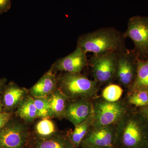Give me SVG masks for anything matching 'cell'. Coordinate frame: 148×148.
Segmentation results:
<instances>
[{
    "instance_id": "16",
    "label": "cell",
    "mask_w": 148,
    "mask_h": 148,
    "mask_svg": "<svg viewBox=\"0 0 148 148\" xmlns=\"http://www.w3.org/2000/svg\"><path fill=\"white\" fill-rule=\"evenodd\" d=\"M16 113L20 118L27 123H31L39 118L33 97L27 96L17 107Z\"/></svg>"
},
{
    "instance_id": "11",
    "label": "cell",
    "mask_w": 148,
    "mask_h": 148,
    "mask_svg": "<svg viewBox=\"0 0 148 148\" xmlns=\"http://www.w3.org/2000/svg\"><path fill=\"white\" fill-rule=\"evenodd\" d=\"M88 65L86 53L79 47L71 54L57 60L51 69L52 71L66 72L72 73H80Z\"/></svg>"
},
{
    "instance_id": "20",
    "label": "cell",
    "mask_w": 148,
    "mask_h": 148,
    "mask_svg": "<svg viewBox=\"0 0 148 148\" xmlns=\"http://www.w3.org/2000/svg\"><path fill=\"white\" fill-rule=\"evenodd\" d=\"M36 137L47 138L57 133L54 123L49 119H43L37 123L35 128Z\"/></svg>"
},
{
    "instance_id": "14",
    "label": "cell",
    "mask_w": 148,
    "mask_h": 148,
    "mask_svg": "<svg viewBox=\"0 0 148 148\" xmlns=\"http://www.w3.org/2000/svg\"><path fill=\"white\" fill-rule=\"evenodd\" d=\"M31 148H75L68 138L57 132L47 138L35 137L31 144Z\"/></svg>"
},
{
    "instance_id": "7",
    "label": "cell",
    "mask_w": 148,
    "mask_h": 148,
    "mask_svg": "<svg viewBox=\"0 0 148 148\" xmlns=\"http://www.w3.org/2000/svg\"><path fill=\"white\" fill-rule=\"evenodd\" d=\"M29 136L27 126L10 120L0 128V148H25L29 143Z\"/></svg>"
},
{
    "instance_id": "5",
    "label": "cell",
    "mask_w": 148,
    "mask_h": 148,
    "mask_svg": "<svg viewBox=\"0 0 148 148\" xmlns=\"http://www.w3.org/2000/svg\"><path fill=\"white\" fill-rule=\"evenodd\" d=\"M119 52L93 54L88 60L93 79L99 86L108 85L116 80Z\"/></svg>"
},
{
    "instance_id": "17",
    "label": "cell",
    "mask_w": 148,
    "mask_h": 148,
    "mask_svg": "<svg viewBox=\"0 0 148 148\" xmlns=\"http://www.w3.org/2000/svg\"><path fill=\"white\" fill-rule=\"evenodd\" d=\"M93 120V112L86 120L75 126V129L68 134V138L75 148L80 147L83 140L92 126Z\"/></svg>"
},
{
    "instance_id": "10",
    "label": "cell",
    "mask_w": 148,
    "mask_h": 148,
    "mask_svg": "<svg viewBox=\"0 0 148 148\" xmlns=\"http://www.w3.org/2000/svg\"><path fill=\"white\" fill-rule=\"evenodd\" d=\"M93 112L92 100L79 98L69 100L63 118L68 120L75 126L83 122Z\"/></svg>"
},
{
    "instance_id": "15",
    "label": "cell",
    "mask_w": 148,
    "mask_h": 148,
    "mask_svg": "<svg viewBox=\"0 0 148 148\" xmlns=\"http://www.w3.org/2000/svg\"><path fill=\"white\" fill-rule=\"evenodd\" d=\"M49 118H63L69 99L57 88L47 96Z\"/></svg>"
},
{
    "instance_id": "12",
    "label": "cell",
    "mask_w": 148,
    "mask_h": 148,
    "mask_svg": "<svg viewBox=\"0 0 148 148\" xmlns=\"http://www.w3.org/2000/svg\"><path fill=\"white\" fill-rule=\"evenodd\" d=\"M57 88V79L51 69L30 88L33 97H47Z\"/></svg>"
},
{
    "instance_id": "13",
    "label": "cell",
    "mask_w": 148,
    "mask_h": 148,
    "mask_svg": "<svg viewBox=\"0 0 148 148\" xmlns=\"http://www.w3.org/2000/svg\"><path fill=\"white\" fill-rule=\"evenodd\" d=\"M28 90L10 83L4 92L3 105L5 110L10 112L17 108L21 101L27 96Z\"/></svg>"
},
{
    "instance_id": "9",
    "label": "cell",
    "mask_w": 148,
    "mask_h": 148,
    "mask_svg": "<svg viewBox=\"0 0 148 148\" xmlns=\"http://www.w3.org/2000/svg\"><path fill=\"white\" fill-rule=\"evenodd\" d=\"M117 124L99 128L90 127L81 145L94 146L115 148Z\"/></svg>"
},
{
    "instance_id": "3",
    "label": "cell",
    "mask_w": 148,
    "mask_h": 148,
    "mask_svg": "<svg viewBox=\"0 0 148 148\" xmlns=\"http://www.w3.org/2000/svg\"><path fill=\"white\" fill-rule=\"evenodd\" d=\"M57 79V88L69 100L79 98L92 100L97 97L100 87L98 83L80 73L64 72Z\"/></svg>"
},
{
    "instance_id": "26",
    "label": "cell",
    "mask_w": 148,
    "mask_h": 148,
    "mask_svg": "<svg viewBox=\"0 0 148 148\" xmlns=\"http://www.w3.org/2000/svg\"><path fill=\"white\" fill-rule=\"evenodd\" d=\"M82 148H109L105 147H98L94 146L81 145L80 146Z\"/></svg>"
},
{
    "instance_id": "29",
    "label": "cell",
    "mask_w": 148,
    "mask_h": 148,
    "mask_svg": "<svg viewBox=\"0 0 148 148\" xmlns=\"http://www.w3.org/2000/svg\"><path fill=\"white\" fill-rule=\"evenodd\" d=\"M147 148H148V145H147Z\"/></svg>"
},
{
    "instance_id": "4",
    "label": "cell",
    "mask_w": 148,
    "mask_h": 148,
    "mask_svg": "<svg viewBox=\"0 0 148 148\" xmlns=\"http://www.w3.org/2000/svg\"><path fill=\"white\" fill-rule=\"evenodd\" d=\"M93 122L91 127L99 128L116 124L132 107L125 99L111 102L102 97L92 100Z\"/></svg>"
},
{
    "instance_id": "24",
    "label": "cell",
    "mask_w": 148,
    "mask_h": 148,
    "mask_svg": "<svg viewBox=\"0 0 148 148\" xmlns=\"http://www.w3.org/2000/svg\"><path fill=\"white\" fill-rule=\"evenodd\" d=\"M11 5V0H0V14L9 10Z\"/></svg>"
},
{
    "instance_id": "23",
    "label": "cell",
    "mask_w": 148,
    "mask_h": 148,
    "mask_svg": "<svg viewBox=\"0 0 148 148\" xmlns=\"http://www.w3.org/2000/svg\"><path fill=\"white\" fill-rule=\"evenodd\" d=\"M12 115L11 112H2L0 113V128L10 120Z\"/></svg>"
},
{
    "instance_id": "22",
    "label": "cell",
    "mask_w": 148,
    "mask_h": 148,
    "mask_svg": "<svg viewBox=\"0 0 148 148\" xmlns=\"http://www.w3.org/2000/svg\"><path fill=\"white\" fill-rule=\"evenodd\" d=\"M38 114L39 118L49 119L48 116L49 103L47 97H33Z\"/></svg>"
},
{
    "instance_id": "18",
    "label": "cell",
    "mask_w": 148,
    "mask_h": 148,
    "mask_svg": "<svg viewBox=\"0 0 148 148\" xmlns=\"http://www.w3.org/2000/svg\"><path fill=\"white\" fill-rule=\"evenodd\" d=\"M138 89L148 90V58H138L136 77L127 90Z\"/></svg>"
},
{
    "instance_id": "27",
    "label": "cell",
    "mask_w": 148,
    "mask_h": 148,
    "mask_svg": "<svg viewBox=\"0 0 148 148\" xmlns=\"http://www.w3.org/2000/svg\"><path fill=\"white\" fill-rule=\"evenodd\" d=\"M6 81V79H0V90H1V89H2L3 86L4 85Z\"/></svg>"
},
{
    "instance_id": "6",
    "label": "cell",
    "mask_w": 148,
    "mask_h": 148,
    "mask_svg": "<svg viewBox=\"0 0 148 148\" xmlns=\"http://www.w3.org/2000/svg\"><path fill=\"white\" fill-rule=\"evenodd\" d=\"M126 38H129L134 44V50L140 59L148 58V16H134L127 23Z\"/></svg>"
},
{
    "instance_id": "25",
    "label": "cell",
    "mask_w": 148,
    "mask_h": 148,
    "mask_svg": "<svg viewBox=\"0 0 148 148\" xmlns=\"http://www.w3.org/2000/svg\"><path fill=\"white\" fill-rule=\"evenodd\" d=\"M139 110L143 116L148 119V106L144 108H140Z\"/></svg>"
},
{
    "instance_id": "2",
    "label": "cell",
    "mask_w": 148,
    "mask_h": 148,
    "mask_svg": "<svg viewBox=\"0 0 148 148\" xmlns=\"http://www.w3.org/2000/svg\"><path fill=\"white\" fill-rule=\"evenodd\" d=\"M124 34L113 27H104L84 34L78 38L77 46L86 53L102 54L120 52L126 49Z\"/></svg>"
},
{
    "instance_id": "8",
    "label": "cell",
    "mask_w": 148,
    "mask_h": 148,
    "mask_svg": "<svg viewBox=\"0 0 148 148\" xmlns=\"http://www.w3.org/2000/svg\"><path fill=\"white\" fill-rule=\"evenodd\" d=\"M138 58L133 49L119 52L116 80L127 90L134 82L137 74Z\"/></svg>"
},
{
    "instance_id": "1",
    "label": "cell",
    "mask_w": 148,
    "mask_h": 148,
    "mask_svg": "<svg viewBox=\"0 0 148 148\" xmlns=\"http://www.w3.org/2000/svg\"><path fill=\"white\" fill-rule=\"evenodd\" d=\"M148 119L131 107L117 123L115 148H147Z\"/></svg>"
},
{
    "instance_id": "21",
    "label": "cell",
    "mask_w": 148,
    "mask_h": 148,
    "mask_svg": "<svg viewBox=\"0 0 148 148\" xmlns=\"http://www.w3.org/2000/svg\"><path fill=\"white\" fill-rule=\"evenodd\" d=\"M123 93V89L119 85L111 84L103 89L102 98L109 102H116L120 100Z\"/></svg>"
},
{
    "instance_id": "28",
    "label": "cell",
    "mask_w": 148,
    "mask_h": 148,
    "mask_svg": "<svg viewBox=\"0 0 148 148\" xmlns=\"http://www.w3.org/2000/svg\"><path fill=\"white\" fill-rule=\"evenodd\" d=\"M3 107V105L2 101L1 100V98H0V113H1L2 112V111Z\"/></svg>"
},
{
    "instance_id": "19",
    "label": "cell",
    "mask_w": 148,
    "mask_h": 148,
    "mask_svg": "<svg viewBox=\"0 0 148 148\" xmlns=\"http://www.w3.org/2000/svg\"><path fill=\"white\" fill-rule=\"evenodd\" d=\"M130 106L143 108L148 106V90L138 89L127 90L125 98Z\"/></svg>"
}]
</instances>
